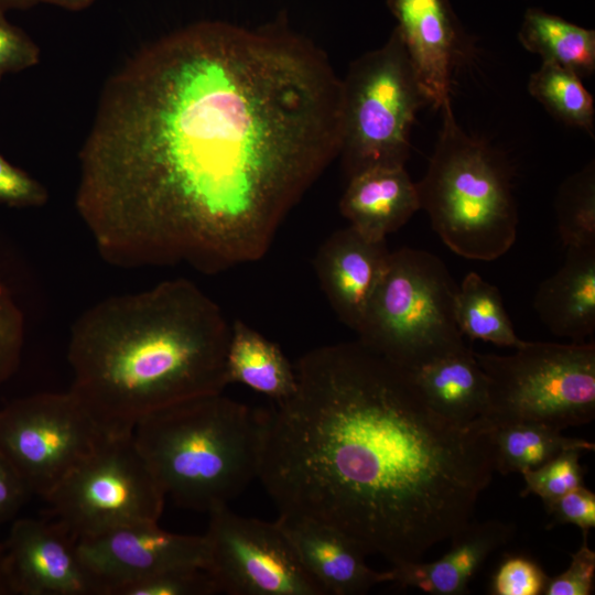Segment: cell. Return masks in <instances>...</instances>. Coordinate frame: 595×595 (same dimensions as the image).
Masks as SVG:
<instances>
[{
  "instance_id": "1",
  "label": "cell",
  "mask_w": 595,
  "mask_h": 595,
  "mask_svg": "<svg viewBox=\"0 0 595 595\" xmlns=\"http://www.w3.org/2000/svg\"><path fill=\"white\" fill-rule=\"evenodd\" d=\"M340 127L342 79L313 42L196 22L105 85L75 207L113 267L224 272L267 255L338 156Z\"/></svg>"
},
{
  "instance_id": "2",
  "label": "cell",
  "mask_w": 595,
  "mask_h": 595,
  "mask_svg": "<svg viewBox=\"0 0 595 595\" xmlns=\"http://www.w3.org/2000/svg\"><path fill=\"white\" fill-rule=\"evenodd\" d=\"M294 368L293 396L264 408L258 479L279 515L331 526L392 565L421 561L470 521L495 472L478 419H444L411 371L358 339Z\"/></svg>"
},
{
  "instance_id": "3",
  "label": "cell",
  "mask_w": 595,
  "mask_h": 595,
  "mask_svg": "<svg viewBox=\"0 0 595 595\" xmlns=\"http://www.w3.org/2000/svg\"><path fill=\"white\" fill-rule=\"evenodd\" d=\"M230 331L186 279L107 298L72 325L69 391L106 435L132 433L150 413L224 391Z\"/></svg>"
},
{
  "instance_id": "4",
  "label": "cell",
  "mask_w": 595,
  "mask_h": 595,
  "mask_svg": "<svg viewBox=\"0 0 595 595\" xmlns=\"http://www.w3.org/2000/svg\"><path fill=\"white\" fill-rule=\"evenodd\" d=\"M132 433L165 496L208 513L259 477L264 408L221 392L150 413Z\"/></svg>"
},
{
  "instance_id": "5",
  "label": "cell",
  "mask_w": 595,
  "mask_h": 595,
  "mask_svg": "<svg viewBox=\"0 0 595 595\" xmlns=\"http://www.w3.org/2000/svg\"><path fill=\"white\" fill-rule=\"evenodd\" d=\"M423 178L416 183L420 207L453 252L491 261L515 244L519 221L509 162L457 123L451 100Z\"/></svg>"
},
{
  "instance_id": "6",
  "label": "cell",
  "mask_w": 595,
  "mask_h": 595,
  "mask_svg": "<svg viewBox=\"0 0 595 595\" xmlns=\"http://www.w3.org/2000/svg\"><path fill=\"white\" fill-rule=\"evenodd\" d=\"M457 286L435 255L409 247L390 251L356 329L358 340L411 372L463 348L454 314Z\"/></svg>"
},
{
  "instance_id": "7",
  "label": "cell",
  "mask_w": 595,
  "mask_h": 595,
  "mask_svg": "<svg viewBox=\"0 0 595 595\" xmlns=\"http://www.w3.org/2000/svg\"><path fill=\"white\" fill-rule=\"evenodd\" d=\"M475 357L488 379L487 430L518 422L560 431L595 416V344L523 342L511 355Z\"/></svg>"
},
{
  "instance_id": "8",
  "label": "cell",
  "mask_w": 595,
  "mask_h": 595,
  "mask_svg": "<svg viewBox=\"0 0 595 595\" xmlns=\"http://www.w3.org/2000/svg\"><path fill=\"white\" fill-rule=\"evenodd\" d=\"M426 102L394 29L381 47L355 60L342 79L338 156L345 175L349 178L377 166H404L415 115Z\"/></svg>"
},
{
  "instance_id": "9",
  "label": "cell",
  "mask_w": 595,
  "mask_h": 595,
  "mask_svg": "<svg viewBox=\"0 0 595 595\" xmlns=\"http://www.w3.org/2000/svg\"><path fill=\"white\" fill-rule=\"evenodd\" d=\"M165 494L133 433L106 435L44 498L77 540L158 521Z\"/></svg>"
},
{
  "instance_id": "10",
  "label": "cell",
  "mask_w": 595,
  "mask_h": 595,
  "mask_svg": "<svg viewBox=\"0 0 595 595\" xmlns=\"http://www.w3.org/2000/svg\"><path fill=\"white\" fill-rule=\"evenodd\" d=\"M105 436L69 390L32 394L0 409V452L31 494L43 498Z\"/></svg>"
},
{
  "instance_id": "11",
  "label": "cell",
  "mask_w": 595,
  "mask_h": 595,
  "mask_svg": "<svg viewBox=\"0 0 595 595\" xmlns=\"http://www.w3.org/2000/svg\"><path fill=\"white\" fill-rule=\"evenodd\" d=\"M208 516L204 534L209 551L206 570L218 593L325 595L277 521L244 517L228 506L216 508Z\"/></svg>"
},
{
  "instance_id": "12",
  "label": "cell",
  "mask_w": 595,
  "mask_h": 595,
  "mask_svg": "<svg viewBox=\"0 0 595 595\" xmlns=\"http://www.w3.org/2000/svg\"><path fill=\"white\" fill-rule=\"evenodd\" d=\"M77 549L100 595H115L123 586L170 570H206L209 560L205 536L172 533L160 528L158 521L78 539Z\"/></svg>"
},
{
  "instance_id": "13",
  "label": "cell",
  "mask_w": 595,
  "mask_h": 595,
  "mask_svg": "<svg viewBox=\"0 0 595 595\" xmlns=\"http://www.w3.org/2000/svg\"><path fill=\"white\" fill-rule=\"evenodd\" d=\"M2 545L11 594L100 595L80 560L77 539L56 519H18Z\"/></svg>"
},
{
  "instance_id": "14",
  "label": "cell",
  "mask_w": 595,
  "mask_h": 595,
  "mask_svg": "<svg viewBox=\"0 0 595 595\" xmlns=\"http://www.w3.org/2000/svg\"><path fill=\"white\" fill-rule=\"evenodd\" d=\"M420 87L435 108L451 100L453 77L470 52L450 0H388Z\"/></svg>"
},
{
  "instance_id": "15",
  "label": "cell",
  "mask_w": 595,
  "mask_h": 595,
  "mask_svg": "<svg viewBox=\"0 0 595 595\" xmlns=\"http://www.w3.org/2000/svg\"><path fill=\"white\" fill-rule=\"evenodd\" d=\"M389 253L386 240H371L351 226L334 231L316 251L320 286L338 320L355 332Z\"/></svg>"
},
{
  "instance_id": "16",
  "label": "cell",
  "mask_w": 595,
  "mask_h": 595,
  "mask_svg": "<svg viewBox=\"0 0 595 595\" xmlns=\"http://www.w3.org/2000/svg\"><path fill=\"white\" fill-rule=\"evenodd\" d=\"M292 542L304 569L325 595H358L386 582L370 569L365 550L342 531L311 519L279 515L275 520Z\"/></svg>"
},
{
  "instance_id": "17",
  "label": "cell",
  "mask_w": 595,
  "mask_h": 595,
  "mask_svg": "<svg viewBox=\"0 0 595 595\" xmlns=\"http://www.w3.org/2000/svg\"><path fill=\"white\" fill-rule=\"evenodd\" d=\"M515 527L499 520L469 521L451 540L450 550L440 559L392 565L385 571L386 582L418 588L432 595L467 593L472 577L485 560L512 537Z\"/></svg>"
},
{
  "instance_id": "18",
  "label": "cell",
  "mask_w": 595,
  "mask_h": 595,
  "mask_svg": "<svg viewBox=\"0 0 595 595\" xmlns=\"http://www.w3.org/2000/svg\"><path fill=\"white\" fill-rule=\"evenodd\" d=\"M416 183L404 166H377L348 178L339 212L365 237L380 241L416 213Z\"/></svg>"
},
{
  "instance_id": "19",
  "label": "cell",
  "mask_w": 595,
  "mask_h": 595,
  "mask_svg": "<svg viewBox=\"0 0 595 595\" xmlns=\"http://www.w3.org/2000/svg\"><path fill=\"white\" fill-rule=\"evenodd\" d=\"M533 307L559 337L585 342L595 333V246L566 248L562 266L543 280Z\"/></svg>"
},
{
  "instance_id": "20",
  "label": "cell",
  "mask_w": 595,
  "mask_h": 595,
  "mask_svg": "<svg viewBox=\"0 0 595 595\" xmlns=\"http://www.w3.org/2000/svg\"><path fill=\"white\" fill-rule=\"evenodd\" d=\"M429 405L444 419L466 425L488 405V379L466 345L411 372Z\"/></svg>"
},
{
  "instance_id": "21",
  "label": "cell",
  "mask_w": 595,
  "mask_h": 595,
  "mask_svg": "<svg viewBox=\"0 0 595 595\" xmlns=\"http://www.w3.org/2000/svg\"><path fill=\"white\" fill-rule=\"evenodd\" d=\"M228 383H241L272 402L296 390L295 368L280 347L241 320L231 323L226 355Z\"/></svg>"
},
{
  "instance_id": "22",
  "label": "cell",
  "mask_w": 595,
  "mask_h": 595,
  "mask_svg": "<svg viewBox=\"0 0 595 595\" xmlns=\"http://www.w3.org/2000/svg\"><path fill=\"white\" fill-rule=\"evenodd\" d=\"M494 450L495 470L502 475L537 468L565 451H594L595 444L570 437L552 426L518 422L488 431Z\"/></svg>"
},
{
  "instance_id": "23",
  "label": "cell",
  "mask_w": 595,
  "mask_h": 595,
  "mask_svg": "<svg viewBox=\"0 0 595 595\" xmlns=\"http://www.w3.org/2000/svg\"><path fill=\"white\" fill-rule=\"evenodd\" d=\"M519 41L542 62L567 67L581 77L595 68V32L541 10L527 11Z\"/></svg>"
},
{
  "instance_id": "24",
  "label": "cell",
  "mask_w": 595,
  "mask_h": 595,
  "mask_svg": "<svg viewBox=\"0 0 595 595\" xmlns=\"http://www.w3.org/2000/svg\"><path fill=\"white\" fill-rule=\"evenodd\" d=\"M454 314L459 332L472 340L512 348L524 342L513 329L498 288L476 272L467 273L457 286Z\"/></svg>"
},
{
  "instance_id": "25",
  "label": "cell",
  "mask_w": 595,
  "mask_h": 595,
  "mask_svg": "<svg viewBox=\"0 0 595 595\" xmlns=\"http://www.w3.org/2000/svg\"><path fill=\"white\" fill-rule=\"evenodd\" d=\"M528 90L554 118L593 134L594 100L573 69L542 62L531 74Z\"/></svg>"
},
{
  "instance_id": "26",
  "label": "cell",
  "mask_w": 595,
  "mask_h": 595,
  "mask_svg": "<svg viewBox=\"0 0 595 595\" xmlns=\"http://www.w3.org/2000/svg\"><path fill=\"white\" fill-rule=\"evenodd\" d=\"M558 232L565 248L595 246V170L586 165L566 178L555 198Z\"/></svg>"
},
{
  "instance_id": "27",
  "label": "cell",
  "mask_w": 595,
  "mask_h": 595,
  "mask_svg": "<svg viewBox=\"0 0 595 595\" xmlns=\"http://www.w3.org/2000/svg\"><path fill=\"white\" fill-rule=\"evenodd\" d=\"M581 451L562 452L543 465L521 473L524 488L521 496L536 495L548 504L570 490L583 486L584 469L580 463Z\"/></svg>"
},
{
  "instance_id": "28",
  "label": "cell",
  "mask_w": 595,
  "mask_h": 595,
  "mask_svg": "<svg viewBox=\"0 0 595 595\" xmlns=\"http://www.w3.org/2000/svg\"><path fill=\"white\" fill-rule=\"evenodd\" d=\"M218 594L209 572L202 567H183L137 581L115 595H212Z\"/></svg>"
},
{
  "instance_id": "29",
  "label": "cell",
  "mask_w": 595,
  "mask_h": 595,
  "mask_svg": "<svg viewBox=\"0 0 595 595\" xmlns=\"http://www.w3.org/2000/svg\"><path fill=\"white\" fill-rule=\"evenodd\" d=\"M25 337V317L0 277V388L17 370Z\"/></svg>"
},
{
  "instance_id": "30",
  "label": "cell",
  "mask_w": 595,
  "mask_h": 595,
  "mask_svg": "<svg viewBox=\"0 0 595 595\" xmlns=\"http://www.w3.org/2000/svg\"><path fill=\"white\" fill-rule=\"evenodd\" d=\"M543 569L531 558L521 554L506 556L490 583L494 595H540L549 581Z\"/></svg>"
},
{
  "instance_id": "31",
  "label": "cell",
  "mask_w": 595,
  "mask_h": 595,
  "mask_svg": "<svg viewBox=\"0 0 595 595\" xmlns=\"http://www.w3.org/2000/svg\"><path fill=\"white\" fill-rule=\"evenodd\" d=\"M587 534L583 532V542L571 554L569 567L561 574L549 577L544 595H591L595 582V552L587 544Z\"/></svg>"
},
{
  "instance_id": "32",
  "label": "cell",
  "mask_w": 595,
  "mask_h": 595,
  "mask_svg": "<svg viewBox=\"0 0 595 595\" xmlns=\"http://www.w3.org/2000/svg\"><path fill=\"white\" fill-rule=\"evenodd\" d=\"M0 10V79L34 66L40 60L37 45Z\"/></svg>"
},
{
  "instance_id": "33",
  "label": "cell",
  "mask_w": 595,
  "mask_h": 595,
  "mask_svg": "<svg viewBox=\"0 0 595 595\" xmlns=\"http://www.w3.org/2000/svg\"><path fill=\"white\" fill-rule=\"evenodd\" d=\"M554 524H574L583 532L595 527V494L584 486L576 487L561 497L544 504Z\"/></svg>"
},
{
  "instance_id": "34",
  "label": "cell",
  "mask_w": 595,
  "mask_h": 595,
  "mask_svg": "<svg viewBox=\"0 0 595 595\" xmlns=\"http://www.w3.org/2000/svg\"><path fill=\"white\" fill-rule=\"evenodd\" d=\"M46 201V190L37 181L0 155V204L29 207Z\"/></svg>"
},
{
  "instance_id": "35",
  "label": "cell",
  "mask_w": 595,
  "mask_h": 595,
  "mask_svg": "<svg viewBox=\"0 0 595 595\" xmlns=\"http://www.w3.org/2000/svg\"><path fill=\"white\" fill-rule=\"evenodd\" d=\"M30 495L22 477L0 452V524L13 519Z\"/></svg>"
},
{
  "instance_id": "36",
  "label": "cell",
  "mask_w": 595,
  "mask_h": 595,
  "mask_svg": "<svg viewBox=\"0 0 595 595\" xmlns=\"http://www.w3.org/2000/svg\"><path fill=\"white\" fill-rule=\"evenodd\" d=\"M95 0H32L33 4L36 3H48L54 4L57 7H62L64 9L68 10H80L89 4H91Z\"/></svg>"
},
{
  "instance_id": "37",
  "label": "cell",
  "mask_w": 595,
  "mask_h": 595,
  "mask_svg": "<svg viewBox=\"0 0 595 595\" xmlns=\"http://www.w3.org/2000/svg\"><path fill=\"white\" fill-rule=\"evenodd\" d=\"M33 6L32 0H0V10L24 9Z\"/></svg>"
},
{
  "instance_id": "38",
  "label": "cell",
  "mask_w": 595,
  "mask_h": 595,
  "mask_svg": "<svg viewBox=\"0 0 595 595\" xmlns=\"http://www.w3.org/2000/svg\"><path fill=\"white\" fill-rule=\"evenodd\" d=\"M11 594L4 571L3 545L0 544V595Z\"/></svg>"
}]
</instances>
